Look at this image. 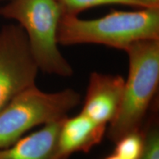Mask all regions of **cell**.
<instances>
[{
    "mask_svg": "<svg viewBox=\"0 0 159 159\" xmlns=\"http://www.w3.org/2000/svg\"><path fill=\"white\" fill-rule=\"evenodd\" d=\"M145 39H159V7L113 11L95 19L63 16L57 29V42L63 46L93 43L125 51Z\"/></svg>",
    "mask_w": 159,
    "mask_h": 159,
    "instance_id": "obj_1",
    "label": "cell"
},
{
    "mask_svg": "<svg viewBox=\"0 0 159 159\" xmlns=\"http://www.w3.org/2000/svg\"><path fill=\"white\" fill-rule=\"evenodd\" d=\"M125 52L129 59L128 76L119 111L108 131L114 143L125 135L141 130L159 83V39L136 41Z\"/></svg>",
    "mask_w": 159,
    "mask_h": 159,
    "instance_id": "obj_2",
    "label": "cell"
},
{
    "mask_svg": "<svg viewBox=\"0 0 159 159\" xmlns=\"http://www.w3.org/2000/svg\"><path fill=\"white\" fill-rule=\"evenodd\" d=\"M0 16L23 29L40 71L64 77L73 75L58 48L57 29L63 16L58 0H8L0 7Z\"/></svg>",
    "mask_w": 159,
    "mask_h": 159,
    "instance_id": "obj_3",
    "label": "cell"
},
{
    "mask_svg": "<svg viewBox=\"0 0 159 159\" xmlns=\"http://www.w3.org/2000/svg\"><path fill=\"white\" fill-rule=\"evenodd\" d=\"M80 101V94L71 89L48 93L35 85L25 89L0 111V150L38 125L65 118Z\"/></svg>",
    "mask_w": 159,
    "mask_h": 159,
    "instance_id": "obj_4",
    "label": "cell"
},
{
    "mask_svg": "<svg viewBox=\"0 0 159 159\" xmlns=\"http://www.w3.org/2000/svg\"><path fill=\"white\" fill-rule=\"evenodd\" d=\"M39 71L23 29L15 24L3 26L0 30V111L35 85Z\"/></svg>",
    "mask_w": 159,
    "mask_h": 159,
    "instance_id": "obj_5",
    "label": "cell"
},
{
    "mask_svg": "<svg viewBox=\"0 0 159 159\" xmlns=\"http://www.w3.org/2000/svg\"><path fill=\"white\" fill-rule=\"evenodd\" d=\"M124 85L125 79L122 76L92 72L81 112L107 126L118 113Z\"/></svg>",
    "mask_w": 159,
    "mask_h": 159,
    "instance_id": "obj_6",
    "label": "cell"
},
{
    "mask_svg": "<svg viewBox=\"0 0 159 159\" xmlns=\"http://www.w3.org/2000/svg\"><path fill=\"white\" fill-rule=\"evenodd\" d=\"M106 128V125L95 122L81 111L73 117L66 116L57 138L60 153L69 158L75 152H89L102 142Z\"/></svg>",
    "mask_w": 159,
    "mask_h": 159,
    "instance_id": "obj_7",
    "label": "cell"
},
{
    "mask_svg": "<svg viewBox=\"0 0 159 159\" xmlns=\"http://www.w3.org/2000/svg\"><path fill=\"white\" fill-rule=\"evenodd\" d=\"M63 119L46 124L9 148L0 150V159H69L61 156L57 145Z\"/></svg>",
    "mask_w": 159,
    "mask_h": 159,
    "instance_id": "obj_8",
    "label": "cell"
},
{
    "mask_svg": "<svg viewBox=\"0 0 159 159\" xmlns=\"http://www.w3.org/2000/svg\"><path fill=\"white\" fill-rule=\"evenodd\" d=\"M63 16H77L86 10L108 5H123L137 8H145L136 0H58Z\"/></svg>",
    "mask_w": 159,
    "mask_h": 159,
    "instance_id": "obj_9",
    "label": "cell"
},
{
    "mask_svg": "<svg viewBox=\"0 0 159 159\" xmlns=\"http://www.w3.org/2000/svg\"><path fill=\"white\" fill-rule=\"evenodd\" d=\"M114 153L122 159H139L144 147V133L142 130L128 134L115 142Z\"/></svg>",
    "mask_w": 159,
    "mask_h": 159,
    "instance_id": "obj_10",
    "label": "cell"
},
{
    "mask_svg": "<svg viewBox=\"0 0 159 159\" xmlns=\"http://www.w3.org/2000/svg\"><path fill=\"white\" fill-rule=\"evenodd\" d=\"M144 147L139 159H159V130L154 122L144 133Z\"/></svg>",
    "mask_w": 159,
    "mask_h": 159,
    "instance_id": "obj_11",
    "label": "cell"
},
{
    "mask_svg": "<svg viewBox=\"0 0 159 159\" xmlns=\"http://www.w3.org/2000/svg\"><path fill=\"white\" fill-rule=\"evenodd\" d=\"M144 6L145 8L159 7V0H136Z\"/></svg>",
    "mask_w": 159,
    "mask_h": 159,
    "instance_id": "obj_12",
    "label": "cell"
},
{
    "mask_svg": "<svg viewBox=\"0 0 159 159\" xmlns=\"http://www.w3.org/2000/svg\"><path fill=\"white\" fill-rule=\"evenodd\" d=\"M102 159H122L121 158H119L118 156H116L115 153H113L111 155H109V156L105 157Z\"/></svg>",
    "mask_w": 159,
    "mask_h": 159,
    "instance_id": "obj_13",
    "label": "cell"
},
{
    "mask_svg": "<svg viewBox=\"0 0 159 159\" xmlns=\"http://www.w3.org/2000/svg\"><path fill=\"white\" fill-rule=\"evenodd\" d=\"M8 0H0V2H7Z\"/></svg>",
    "mask_w": 159,
    "mask_h": 159,
    "instance_id": "obj_14",
    "label": "cell"
}]
</instances>
